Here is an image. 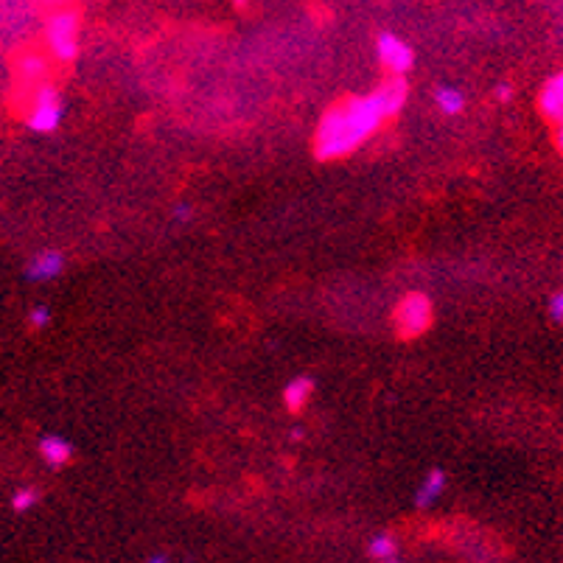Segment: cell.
<instances>
[{"label": "cell", "instance_id": "cell-1", "mask_svg": "<svg viewBox=\"0 0 563 563\" xmlns=\"http://www.w3.org/2000/svg\"><path fill=\"white\" fill-rule=\"evenodd\" d=\"M384 121L387 118L376 93L339 101L320 118V127L314 135V155L320 160H339V157L351 155L376 135V129Z\"/></svg>", "mask_w": 563, "mask_h": 563}, {"label": "cell", "instance_id": "cell-2", "mask_svg": "<svg viewBox=\"0 0 563 563\" xmlns=\"http://www.w3.org/2000/svg\"><path fill=\"white\" fill-rule=\"evenodd\" d=\"M435 320V309H432V300L423 295V292H409L398 303L393 311V325L398 331V337L415 339L429 331V325Z\"/></svg>", "mask_w": 563, "mask_h": 563}, {"label": "cell", "instance_id": "cell-3", "mask_svg": "<svg viewBox=\"0 0 563 563\" xmlns=\"http://www.w3.org/2000/svg\"><path fill=\"white\" fill-rule=\"evenodd\" d=\"M62 118H65V101H62V96H59L54 87H40L34 101H31L29 115H26V124H29L31 132L48 135V132L59 129Z\"/></svg>", "mask_w": 563, "mask_h": 563}, {"label": "cell", "instance_id": "cell-4", "mask_svg": "<svg viewBox=\"0 0 563 563\" xmlns=\"http://www.w3.org/2000/svg\"><path fill=\"white\" fill-rule=\"evenodd\" d=\"M48 48L59 62H73L79 51V17L73 12H57L48 20Z\"/></svg>", "mask_w": 563, "mask_h": 563}, {"label": "cell", "instance_id": "cell-5", "mask_svg": "<svg viewBox=\"0 0 563 563\" xmlns=\"http://www.w3.org/2000/svg\"><path fill=\"white\" fill-rule=\"evenodd\" d=\"M376 54H379L381 65L393 73V76H404V73L412 68V62H415L412 48H409L401 37L390 34V31L379 34V40H376Z\"/></svg>", "mask_w": 563, "mask_h": 563}, {"label": "cell", "instance_id": "cell-6", "mask_svg": "<svg viewBox=\"0 0 563 563\" xmlns=\"http://www.w3.org/2000/svg\"><path fill=\"white\" fill-rule=\"evenodd\" d=\"M65 272V255L59 250H43V253L31 255L26 264V281L48 283L59 278Z\"/></svg>", "mask_w": 563, "mask_h": 563}, {"label": "cell", "instance_id": "cell-7", "mask_svg": "<svg viewBox=\"0 0 563 563\" xmlns=\"http://www.w3.org/2000/svg\"><path fill=\"white\" fill-rule=\"evenodd\" d=\"M538 110L544 113L547 121H563V73L549 76L547 85L541 87V96H538Z\"/></svg>", "mask_w": 563, "mask_h": 563}, {"label": "cell", "instance_id": "cell-8", "mask_svg": "<svg viewBox=\"0 0 563 563\" xmlns=\"http://www.w3.org/2000/svg\"><path fill=\"white\" fill-rule=\"evenodd\" d=\"M376 93V99H379L381 110H384V118H395V115L404 110V104H407V82L401 79V76H395L390 82H384L379 90H373Z\"/></svg>", "mask_w": 563, "mask_h": 563}, {"label": "cell", "instance_id": "cell-9", "mask_svg": "<svg viewBox=\"0 0 563 563\" xmlns=\"http://www.w3.org/2000/svg\"><path fill=\"white\" fill-rule=\"evenodd\" d=\"M37 449H40V457H43L51 468H62V465L71 463L73 457L71 440L62 435H43L40 437V443H37Z\"/></svg>", "mask_w": 563, "mask_h": 563}, {"label": "cell", "instance_id": "cell-10", "mask_svg": "<svg viewBox=\"0 0 563 563\" xmlns=\"http://www.w3.org/2000/svg\"><path fill=\"white\" fill-rule=\"evenodd\" d=\"M443 491H446V474H443L440 468H432V471L423 477L421 485H418V491H415V505L432 507Z\"/></svg>", "mask_w": 563, "mask_h": 563}, {"label": "cell", "instance_id": "cell-11", "mask_svg": "<svg viewBox=\"0 0 563 563\" xmlns=\"http://www.w3.org/2000/svg\"><path fill=\"white\" fill-rule=\"evenodd\" d=\"M311 393H314V381L309 376H297L286 384V390H283V404L286 409H292V412H300V409H306V404L311 401Z\"/></svg>", "mask_w": 563, "mask_h": 563}, {"label": "cell", "instance_id": "cell-12", "mask_svg": "<svg viewBox=\"0 0 563 563\" xmlns=\"http://www.w3.org/2000/svg\"><path fill=\"white\" fill-rule=\"evenodd\" d=\"M435 101L437 107H440V113L446 115H460L465 107L463 90H457V87H440L435 93Z\"/></svg>", "mask_w": 563, "mask_h": 563}, {"label": "cell", "instance_id": "cell-13", "mask_svg": "<svg viewBox=\"0 0 563 563\" xmlns=\"http://www.w3.org/2000/svg\"><path fill=\"white\" fill-rule=\"evenodd\" d=\"M370 558H376V561H393L395 555H398V541H395V535L390 533H379L370 538Z\"/></svg>", "mask_w": 563, "mask_h": 563}, {"label": "cell", "instance_id": "cell-14", "mask_svg": "<svg viewBox=\"0 0 563 563\" xmlns=\"http://www.w3.org/2000/svg\"><path fill=\"white\" fill-rule=\"evenodd\" d=\"M37 502H40V491H37V488H20V491H15V496H12L15 513H29Z\"/></svg>", "mask_w": 563, "mask_h": 563}, {"label": "cell", "instance_id": "cell-15", "mask_svg": "<svg viewBox=\"0 0 563 563\" xmlns=\"http://www.w3.org/2000/svg\"><path fill=\"white\" fill-rule=\"evenodd\" d=\"M51 320H54V311L48 309L45 303H37V306L29 311V325H31V328H37V331L48 328V325H51Z\"/></svg>", "mask_w": 563, "mask_h": 563}, {"label": "cell", "instance_id": "cell-16", "mask_svg": "<svg viewBox=\"0 0 563 563\" xmlns=\"http://www.w3.org/2000/svg\"><path fill=\"white\" fill-rule=\"evenodd\" d=\"M20 73H23V79H37V76L45 73V62L40 57L29 54V57H23V62H20Z\"/></svg>", "mask_w": 563, "mask_h": 563}, {"label": "cell", "instance_id": "cell-17", "mask_svg": "<svg viewBox=\"0 0 563 563\" xmlns=\"http://www.w3.org/2000/svg\"><path fill=\"white\" fill-rule=\"evenodd\" d=\"M549 317L555 323H563V292H555V295L549 297Z\"/></svg>", "mask_w": 563, "mask_h": 563}, {"label": "cell", "instance_id": "cell-18", "mask_svg": "<svg viewBox=\"0 0 563 563\" xmlns=\"http://www.w3.org/2000/svg\"><path fill=\"white\" fill-rule=\"evenodd\" d=\"M174 219H177V222H191V208H188V205H177V208H174Z\"/></svg>", "mask_w": 563, "mask_h": 563}, {"label": "cell", "instance_id": "cell-19", "mask_svg": "<svg viewBox=\"0 0 563 563\" xmlns=\"http://www.w3.org/2000/svg\"><path fill=\"white\" fill-rule=\"evenodd\" d=\"M510 96H513V87H510V85L496 87V99H499V101H507Z\"/></svg>", "mask_w": 563, "mask_h": 563}, {"label": "cell", "instance_id": "cell-20", "mask_svg": "<svg viewBox=\"0 0 563 563\" xmlns=\"http://www.w3.org/2000/svg\"><path fill=\"white\" fill-rule=\"evenodd\" d=\"M555 143H558V152L563 155V121H558V129H555Z\"/></svg>", "mask_w": 563, "mask_h": 563}, {"label": "cell", "instance_id": "cell-21", "mask_svg": "<svg viewBox=\"0 0 563 563\" xmlns=\"http://www.w3.org/2000/svg\"><path fill=\"white\" fill-rule=\"evenodd\" d=\"M146 563H169V558H166V555H152Z\"/></svg>", "mask_w": 563, "mask_h": 563}, {"label": "cell", "instance_id": "cell-22", "mask_svg": "<svg viewBox=\"0 0 563 563\" xmlns=\"http://www.w3.org/2000/svg\"><path fill=\"white\" fill-rule=\"evenodd\" d=\"M233 3H236V6H247L250 0H233Z\"/></svg>", "mask_w": 563, "mask_h": 563}, {"label": "cell", "instance_id": "cell-23", "mask_svg": "<svg viewBox=\"0 0 563 563\" xmlns=\"http://www.w3.org/2000/svg\"><path fill=\"white\" fill-rule=\"evenodd\" d=\"M384 563H398V558H393V561H384Z\"/></svg>", "mask_w": 563, "mask_h": 563}]
</instances>
